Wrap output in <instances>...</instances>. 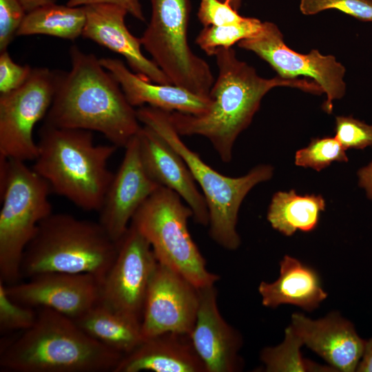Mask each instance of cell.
<instances>
[{
	"instance_id": "cell-5",
	"label": "cell",
	"mask_w": 372,
	"mask_h": 372,
	"mask_svg": "<svg viewBox=\"0 0 372 372\" xmlns=\"http://www.w3.org/2000/svg\"><path fill=\"white\" fill-rule=\"evenodd\" d=\"M117 244L99 223L51 214L39 225L21 262L22 278L61 272L87 273L101 283L114 261Z\"/></svg>"
},
{
	"instance_id": "cell-17",
	"label": "cell",
	"mask_w": 372,
	"mask_h": 372,
	"mask_svg": "<svg viewBox=\"0 0 372 372\" xmlns=\"http://www.w3.org/2000/svg\"><path fill=\"white\" fill-rule=\"evenodd\" d=\"M85 23L82 36L123 56L131 70L152 82L172 84L153 60L141 51L140 38L134 37L125 24L127 10L110 3L84 6Z\"/></svg>"
},
{
	"instance_id": "cell-19",
	"label": "cell",
	"mask_w": 372,
	"mask_h": 372,
	"mask_svg": "<svg viewBox=\"0 0 372 372\" xmlns=\"http://www.w3.org/2000/svg\"><path fill=\"white\" fill-rule=\"evenodd\" d=\"M289 327L306 345L325 360L334 369L355 371L364 353L366 340L357 333L353 324L340 315L311 320L293 313Z\"/></svg>"
},
{
	"instance_id": "cell-25",
	"label": "cell",
	"mask_w": 372,
	"mask_h": 372,
	"mask_svg": "<svg viewBox=\"0 0 372 372\" xmlns=\"http://www.w3.org/2000/svg\"><path fill=\"white\" fill-rule=\"evenodd\" d=\"M85 20L84 6L45 5L27 12L17 36L43 34L73 41L82 36Z\"/></svg>"
},
{
	"instance_id": "cell-39",
	"label": "cell",
	"mask_w": 372,
	"mask_h": 372,
	"mask_svg": "<svg viewBox=\"0 0 372 372\" xmlns=\"http://www.w3.org/2000/svg\"><path fill=\"white\" fill-rule=\"evenodd\" d=\"M231 1V3L232 6L236 9L238 10L241 6L242 0H229Z\"/></svg>"
},
{
	"instance_id": "cell-35",
	"label": "cell",
	"mask_w": 372,
	"mask_h": 372,
	"mask_svg": "<svg viewBox=\"0 0 372 372\" xmlns=\"http://www.w3.org/2000/svg\"><path fill=\"white\" fill-rule=\"evenodd\" d=\"M95 3H110L121 6L135 19L143 22L145 21L140 0H68L66 5L78 7Z\"/></svg>"
},
{
	"instance_id": "cell-27",
	"label": "cell",
	"mask_w": 372,
	"mask_h": 372,
	"mask_svg": "<svg viewBox=\"0 0 372 372\" xmlns=\"http://www.w3.org/2000/svg\"><path fill=\"white\" fill-rule=\"evenodd\" d=\"M302 345L303 344L301 340L288 327L285 330V340L280 344L274 347H267L262 351L260 358L265 366V371H307L325 369L302 358L300 351Z\"/></svg>"
},
{
	"instance_id": "cell-33",
	"label": "cell",
	"mask_w": 372,
	"mask_h": 372,
	"mask_svg": "<svg viewBox=\"0 0 372 372\" xmlns=\"http://www.w3.org/2000/svg\"><path fill=\"white\" fill-rule=\"evenodd\" d=\"M26 14L19 0H0V52L7 50Z\"/></svg>"
},
{
	"instance_id": "cell-7",
	"label": "cell",
	"mask_w": 372,
	"mask_h": 372,
	"mask_svg": "<svg viewBox=\"0 0 372 372\" xmlns=\"http://www.w3.org/2000/svg\"><path fill=\"white\" fill-rule=\"evenodd\" d=\"M51 189L25 162L0 156V280L21 282L24 251L51 214Z\"/></svg>"
},
{
	"instance_id": "cell-3",
	"label": "cell",
	"mask_w": 372,
	"mask_h": 372,
	"mask_svg": "<svg viewBox=\"0 0 372 372\" xmlns=\"http://www.w3.org/2000/svg\"><path fill=\"white\" fill-rule=\"evenodd\" d=\"M123 356L73 319L42 307L32 327L1 346L0 366L9 372H113Z\"/></svg>"
},
{
	"instance_id": "cell-22",
	"label": "cell",
	"mask_w": 372,
	"mask_h": 372,
	"mask_svg": "<svg viewBox=\"0 0 372 372\" xmlns=\"http://www.w3.org/2000/svg\"><path fill=\"white\" fill-rule=\"evenodd\" d=\"M258 291L267 307L290 304L307 311L318 307L327 296L316 271L287 255L280 262L278 278L270 283L261 282Z\"/></svg>"
},
{
	"instance_id": "cell-31",
	"label": "cell",
	"mask_w": 372,
	"mask_h": 372,
	"mask_svg": "<svg viewBox=\"0 0 372 372\" xmlns=\"http://www.w3.org/2000/svg\"><path fill=\"white\" fill-rule=\"evenodd\" d=\"M335 132V138L345 149L372 146V125L351 116H336Z\"/></svg>"
},
{
	"instance_id": "cell-32",
	"label": "cell",
	"mask_w": 372,
	"mask_h": 372,
	"mask_svg": "<svg viewBox=\"0 0 372 372\" xmlns=\"http://www.w3.org/2000/svg\"><path fill=\"white\" fill-rule=\"evenodd\" d=\"M197 17L204 27L236 23L245 19L229 0H200Z\"/></svg>"
},
{
	"instance_id": "cell-20",
	"label": "cell",
	"mask_w": 372,
	"mask_h": 372,
	"mask_svg": "<svg viewBox=\"0 0 372 372\" xmlns=\"http://www.w3.org/2000/svg\"><path fill=\"white\" fill-rule=\"evenodd\" d=\"M101 65L120 85L130 104L149 105L167 112L200 114L209 110L210 97L193 93L174 84H160L145 79L117 59H100Z\"/></svg>"
},
{
	"instance_id": "cell-23",
	"label": "cell",
	"mask_w": 372,
	"mask_h": 372,
	"mask_svg": "<svg viewBox=\"0 0 372 372\" xmlns=\"http://www.w3.org/2000/svg\"><path fill=\"white\" fill-rule=\"evenodd\" d=\"M88 335L125 355L143 340L141 323L97 302L74 320Z\"/></svg>"
},
{
	"instance_id": "cell-37",
	"label": "cell",
	"mask_w": 372,
	"mask_h": 372,
	"mask_svg": "<svg viewBox=\"0 0 372 372\" xmlns=\"http://www.w3.org/2000/svg\"><path fill=\"white\" fill-rule=\"evenodd\" d=\"M356 371L372 372V338L366 341L364 353Z\"/></svg>"
},
{
	"instance_id": "cell-14",
	"label": "cell",
	"mask_w": 372,
	"mask_h": 372,
	"mask_svg": "<svg viewBox=\"0 0 372 372\" xmlns=\"http://www.w3.org/2000/svg\"><path fill=\"white\" fill-rule=\"evenodd\" d=\"M138 134L125 147L122 162L99 211V223L116 243L141 206L161 187L143 163Z\"/></svg>"
},
{
	"instance_id": "cell-13",
	"label": "cell",
	"mask_w": 372,
	"mask_h": 372,
	"mask_svg": "<svg viewBox=\"0 0 372 372\" xmlns=\"http://www.w3.org/2000/svg\"><path fill=\"white\" fill-rule=\"evenodd\" d=\"M198 288L158 262L151 278L141 322L143 338L166 332L189 334L198 307Z\"/></svg>"
},
{
	"instance_id": "cell-4",
	"label": "cell",
	"mask_w": 372,
	"mask_h": 372,
	"mask_svg": "<svg viewBox=\"0 0 372 372\" xmlns=\"http://www.w3.org/2000/svg\"><path fill=\"white\" fill-rule=\"evenodd\" d=\"M33 169L51 191L85 211H99L114 174L109 159L118 147L96 145L92 132L43 123Z\"/></svg>"
},
{
	"instance_id": "cell-29",
	"label": "cell",
	"mask_w": 372,
	"mask_h": 372,
	"mask_svg": "<svg viewBox=\"0 0 372 372\" xmlns=\"http://www.w3.org/2000/svg\"><path fill=\"white\" fill-rule=\"evenodd\" d=\"M37 311L12 300L0 280V331L8 333L28 329L34 323Z\"/></svg>"
},
{
	"instance_id": "cell-8",
	"label": "cell",
	"mask_w": 372,
	"mask_h": 372,
	"mask_svg": "<svg viewBox=\"0 0 372 372\" xmlns=\"http://www.w3.org/2000/svg\"><path fill=\"white\" fill-rule=\"evenodd\" d=\"M192 216V211L177 194L161 186L141 206L130 224L149 242L158 262L200 288L215 285L219 276L208 271L191 236L187 223Z\"/></svg>"
},
{
	"instance_id": "cell-1",
	"label": "cell",
	"mask_w": 372,
	"mask_h": 372,
	"mask_svg": "<svg viewBox=\"0 0 372 372\" xmlns=\"http://www.w3.org/2000/svg\"><path fill=\"white\" fill-rule=\"evenodd\" d=\"M218 76L209 92L211 104L200 114L170 112L172 123L180 136L206 138L224 163L232 158L234 143L250 125L264 96L276 87H290L314 94L323 93L315 81L271 79L260 76L256 70L239 60L232 48L216 50Z\"/></svg>"
},
{
	"instance_id": "cell-10",
	"label": "cell",
	"mask_w": 372,
	"mask_h": 372,
	"mask_svg": "<svg viewBox=\"0 0 372 372\" xmlns=\"http://www.w3.org/2000/svg\"><path fill=\"white\" fill-rule=\"evenodd\" d=\"M60 74L47 68H32L20 87L0 95V156L23 162L36 159L34 127L50 110Z\"/></svg>"
},
{
	"instance_id": "cell-38",
	"label": "cell",
	"mask_w": 372,
	"mask_h": 372,
	"mask_svg": "<svg viewBox=\"0 0 372 372\" xmlns=\"http://www.w3.org/2000/svg\"><path fill=\"white\" fill-rule=\"evenodd\" d=\"M27 12L37 8L55 3L56 0H19Z\"/></svg>"
},
{
	"instance_id": "cell-9",
	"label": "cell",
	"mask_w": 372,
	"mask_h": 372,
	"mask_svg": "<svg viewBox=\"0 0 372 372\" xmlns=\"http://www.w3.org/2000/svg\"><path fill=\"white\" fill-rule=\"evenodd\" d=\"M151 17L140 38L142 46L172 83L209 97L211 68L190 48L187 32L190 0H149Z\"/></svg>"
},
{
	"instance_id": "cell-6",
	"label": "cell",
	"mask_w": 372,
	"mask_h": 372,
	"mask_svg": "<svg viewBox=\"0 0 372 372\" xmlns=\"http://www.w3.org/2000/svg\"><path fill=\"white\" fill-rule=\"evenodd\" d=\"M136 114L140 123L160 135L188 165L207 203L211 239L225 249L238 248L240 238L236 225L240 205L254 187L272 177L273 167L259 165L242 176H225L205 163L183 141L172 123L170 112L143 105L136 109Z\"/></svg>"
},
{
	"instance_id": "cell-12",
	"label": "cell",
	"mask_w": 372,
	"mask_h": 372,
	"mask_svg": "<svg viewBox=\"0 0 372 372\" xmlns=\"http://www.w3.org/2000/svg\"><path fill=\"white\" fill-rule=\"evenodd\" d=\"M238 45L267 62L282 78L304 76L313 79L326 94L322 108L328 114L332 112L333 101L342 99L345 94L343 78L346 70L335 56L322 55L317 50L307 54L293 50L285 44L282 32L272 22H263L259 32L239 41Z\"/></svg>"
},
{
	"instance_id": "cell-24",
	"label": "cell",
	"mask_w": 372,
	"mask_h": 372,
	"mask_svg": "<svg viewBox=\"0 0 372 372\" xmlns=\"http://www.w3.org/2000/svg\"><path fill=\"white\" fill-rule=\"evenodd\" d=\"M325 206L320 195L300 196L293 189L278 192L271 198L267 220L273 229L287 236L296 230L308 232L316 227Z\"/></svg>"
},
{
	"instance_id": "cell-34",
	"label": "cell",
	"mask_w": 372,
	"mask_h": 372,
	"mask_svg": "<svg viewBox=\"0 0 372 372\" xmlns=\"http://www.w3.org/2000/svg\"><path fill=\"white\" fill-rule=\"evenodd\" d=\"M32 68L15 63L7 50L0 52V94L20 87L28 80Z\"/></svg>"
},
{
	"instance_id": "cell-28",
	"label": "cell",
	"mask_w": 372,
	"mask_h": 372,
	"mask_svg": "<svg viewBox=\"0 0 372 372\" xmlns=\"http://www.w3.org/2000/svg\"><path fill=\"white\" fill-rule=\"evenodd\" d=\"M345 150L335 137L315 138L296 153L295 164L320 172L334 161L347 162Z\"/></svg>"
},
{
	"instance_id": "cell-26",
	"label": "cell",
	"mask_w": 372,
	"mask_h": 372,
	"mask_svg": "<svg viewBox=\"0 0 372 372\" xmlns=\"http://www.w3.org/2000/svg\"><path fill=\"white\" fill-rule=\"evenodd\" d=\"M258 19L245 17L238 23L219 26L204 27L195 43L209 56H213L219 48H229L239 41L255 36L262 27Z\"/></svg>"
},
{
	"instance_id": "cell-30",
	"label": "cell",
	"mask_w": 372,
	"mask_h": 372,
	"mask_svg": "<svg viewBox=\"0 0 372 372\" xmlns=\"http://www.w3.org/2000/svg\"><path fill=\"white\" fill-rule=\"evenodd\" d=\"M330 9L340 10L360 21L372 22V0H300V10L305 15Z\"/></svg>"
},
{
	"instance_id": "cell-2",
	"label": "cell",
	"mask_w": 372,
	"mask_h": 372,
	"mask_svg": "<svg viewBox=\"0 0 372 372\" xmlns=\"http://www.w3.org/2000/svg\"><path fill=\"white\" fill-rule=\"evenodd\" d=\"M70 56L71 69L61 72L44 123L98 132L112 144L125 148L142 127L136 109L100 59L76 45L71 47Z\"/></svg>"
},
{
	"instance_id": "cell-15",
	"label": "cell",
	"mask_w": 372,
	"mask_h": 372,
	"mask_svg": "<svg viewBox=\"0 0 372 372\" xmlns=\"http://www.w3.org/2000/svg\"><path fill=\"white\" fill-rule=\"evenodd\" d=\"M28 279L6 285L9 297L26 307L51 309L74 320L99 302L100 282L90 274L49 272Z\"/></svg>"
},
{
	"instance_id": "cell-11",
	"label": "cell",
	"mask_w": 372,
	"mask_h": 372,
	"mask_svg": "<svg viewBox=\"0 0 372 372\" xmlns=\"http://www.w3.org/2000/svg\"><path fill=\"white\" fill-rule=\"evenodd\" d=\"M116 244L114 261L100 283L98 302L141 323L158 260L149 242L131 224Z\"/></svg>"
},
{
	"instance_id": "cell-16",
	"label": "cell",
	"mask_w": 372,
	"mask_h": 372,
	"mask_svg": "<svg viewBox=\"0 0 372 372\" xmlns=\"http://www.w3.org/2000/svg\"><path fill=\"white\" fill-rule=\"evenodd\" d=\"M214 285L198 288L196 319L189 337L207 372H234L240 367L239 333L223 318Z\"/></svg>"
},
{
	"instance_id": "cell-36",
	"label": "cell",
	"mask_w": 372,
	"mask_h": 372,
	"mask_svg": "<svg viewBox=\"0 0 372 372\" xmlns=\"http://www.w3.org/2000/svg\"><path fill=\"white\" fill-rule=\"evenodd\" d=\"M358 185L365 189L368 198L372 200V161L358 171Z\"/></svg>"
},
{
	"instance_id": "cell-21",
	"label": "cell",
	"mask_w": 372,
	"mask_h": 372,
	"mask_svg": "<svg viewBox=\"0 0 372 372\" xmlns=\"http://www.w3.org/2000/svg\"><path fill=\"white\" fill-rule=\"evenodd\" d=\"M207 372L189 334L166 332L144 338L113 372Z\"/></svg>"
},
{
	"instance_id": "cell-18",
	"label": "cell",
	"mask_w": 372,
	"mask_h": 372,
	"mask_svg": "<svg viewBox=\"0 0 372 372\" xmlns=\"http://www.w3.org/2000/svg\"><path fill=\"white\" fill-rule=\"evenodd\" d=\"M138 136L141 158L149 175L161 186L172 190L181 198L192 211L196 223L208 226L206 200L180 155L147 126H142Z\"/></svg>"
}]
</instances>
